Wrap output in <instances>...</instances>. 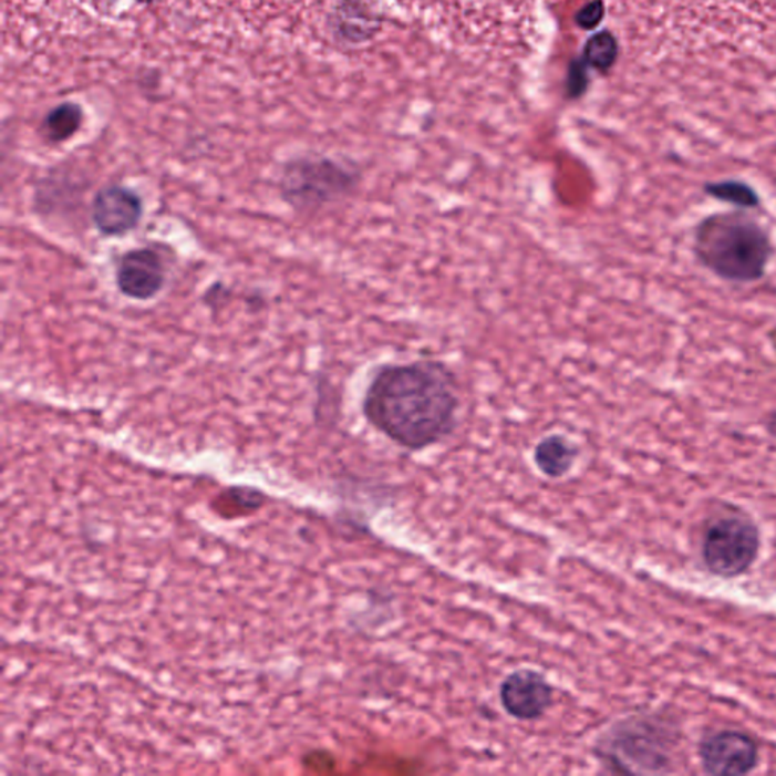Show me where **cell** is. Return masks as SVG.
Wrapping results in <instances>:
<instances>
[{
  "label": "cell",
  "instance_id": "6da1fadb",
  "mask_svg": "<svg viewBox=\"0 0 776 776\" xmlns=\"http://www.w3.org/2000/svg\"><path fill=\"white\" fill-rule=\"evenodd\" d=\"M459 408L458 377L441 360L381 365L363 397V414L373 428L408 451L449 437Z\"/></svg>",
  "mask_w": 776,
  "mask_h": 776
},
{
  "label": "cell",
  "instance_id": "7a4b0ae2",
  "mask_svg": "<svg viewBox=\"0 0 776 776\" xmlns=\"http://www.w3.org/2000/svg\"><path fill=\"white\" fill-rule=\"evenodd\" d=\"M692 250L713 277L737 286L762 281L776 252L769 231L745 209L702 217L693 228Z\"/></svg>",
  "mask_w": 776,
  "mask_h": 776
},
{
  "label": "cell",
  "instance_id": "3957f363",
  "mask_svg": "<svg viewBox=\"0 0 776 776\" xmlns=\"http://www.w3.org/2000/svg\"><path fill=\"white\" fill-rule=\"evenodd\" d=\"M360 183L354 168L332 159H303L289 167L286 174L287 199L299 207H319L351 196Z\"/></svg>",
  "mask_w": 776,
  "mask_h": 776
},
{
  "label": "cell",
  "instance_id": "277c9868",
  "mask_svg": "<svg viewBox=\"0 0 776 776\" xmlns=\"http://www.w3.org/2000/svg\"><path fill=\"white\" fill-rule=\"evenodd\" d=\"M759 534L754 524L741 517L717 520L704 540V561L718 577H737L751 568L758 556Z\"/></svg>",
  "mask_w": 776,
  "mask_h": 776
},
{
  "label": "cell",
  "instance_id": "5b68a950",
  "mask_svg": "<svg viewBox=\"0 0 776 776\" xmlns=\"http://www.w3.org/2000/svg\"><path fill=\"white\" fill-rule=\"evenodd\" d=\"M599 758L620 772H656L663 766L664 754L654 730L643 722L628 721L611 728L598 742Z\"/></svg>",
  "mask_w": 776,
  "mask_h": 776
},
{
  "label": "cell",
  "instance_id": "8992f818",
  "mask_svg": "<svg viewBox=\"0 0 776 776\" xmlns=\"http://www.w3.org/2000/svg\"><path fill=\"white\" fill-rule=\"evenodd\" d=\"M500 704L517 721H537L553 701L552 684L540 672L520 669L510 673L499 687Z\"/></svg>",
  "mask_w": 776,
  "mask_h": 776
},
{
  "label": "cell",
  "instance_id": "52a82bcc",
  "mask_svg": "<svg viewBox=\"0 0 776 776\" xmlns=\"http://www.w3.org/2000/svg\"><path fill=\"white\" fill-rule=\"evenodd\" d=\"M701 758L708 774L745 775L757 765L758 749L745 734L725 731L702 743Z\"/></svg>",
  "mask_w": 776,
  "mask_h": 776
},
{
  "label": "cell",
  "instance_id": "ba28073f",
  "mask_svg": "<svg viewBox=\"0 0 776 776\" xmlns=\"http://www.w3.org/2000/svg\"><path fill=\"white\" fill-rule=\"evenodd\" d=\"M143 215L142 199L130 188L106 187L93 203V220L106 236H122L137 227Z\"/></svg>",
  "mask_w": 776,
  "mask_h": 776
},
{
  "label": "cell",
  "instance_id": "9c48e42d",
  "mask_svg": "<svg viewBox=\"0 0 776 776\" xmlns=\"http://www.w3.org/2000/svg\"><path fill=\"white\" fill-rule=\"evenodd\" d=\"M164 284V269L157 254L151 249L131 250L117 269V286L130 298H154Z\"/></svg>",
  "mask_w": 776,
  "mask_h": 776
},
{
  "label": "cell",
  "instance_id": "30bf717a",
  "mask_svg": "<svg viewBox=\"0 0 776 776\" xmlns=\"http://www.w3.org/2000/svg\"><path fill=\"white\" fill-rule=\"evenodd\" d=\"M578 455L580 449L570 438L562 434H550L537 443L534 463L541 474L558 479L573 469Z\"/></svg>",
  "mask_w": 776,
  "mask_h": 776
},
{
  "label": "cell",
  "instance_id": "8fae6325",
  "mask_svg": "<svg viewBox=\"0 0 776 776\" xmlns=\"http://www.w3.org/2000/svg\"><path fill=\"white\" fill-rule=\"evenodd\" d=\"M704 193L718 203L731 205L734 209L751 211L762 205V196L758 192L741 179L713 180L705 184Z\"/></svg>",
  "mask_w": 776,
  "mask_h": 776
},
{
  "label": "cell",
  "instance_id": "7c38bea8",
  "mask_svg": "<svg viewBox=\"0 0 776 776\" xmlns=\"http://www.w3.org/2000/svg\"><path fill=\"white\" fill-rule=\"evenodd\" d=\"M82 111L80 106L64 104L49 113L44 122V131L52 142H64L80 130Z\"/></svg>",
  "mask_w": 776,
  "mask_h": 776
},
{
  "label": "cell",
  "instance_id": "4fadbf2b",
  "mask_svg": "<svg viewBox=\"0 0 776 776\" xmlns=\"http://www.w3.org/2000/svg\"><path fill=\"white\" fill-rule=\"evenodd\" d=\"M618 56V44L609 32L591 37L586 46V60L591 68L609 70Z\"/></svg>",
  "mask_w": 776,
  "mask_h": 776
},
{
  "label": "cell",
  "instance_id": "5bb4252c",
  "mask_svg": "<svg viewBox=\"0 0 776 776\" xmlns=\"http://www.w3.org/2000/svg\"><path fill=\"white\" fill-rule=\"evenodd\" d=\"M603 18V3L601 0H594V2L589 3L586 8H582L577 15V22L584 30H593L598 27Z\"/></svg>",
  "mask_w": 776,
  "mask_h": 776
},
{
  "label": "cell",
  "instance_id": "9a60e30c",
  "mask_svg": "<svg viewBox=\"0 0 776 776\" xmlns=\"http://www.w3.org/2000/svg\"><path fill=\"white\" fill-rule=\"evenodd\" d=\"M766 428L772 435H774V437H776V412L772 413L770 416L767 417Z\"/></svg>",
  "mask_w": 776,
  "mask_h": 776
}]
</instances>
